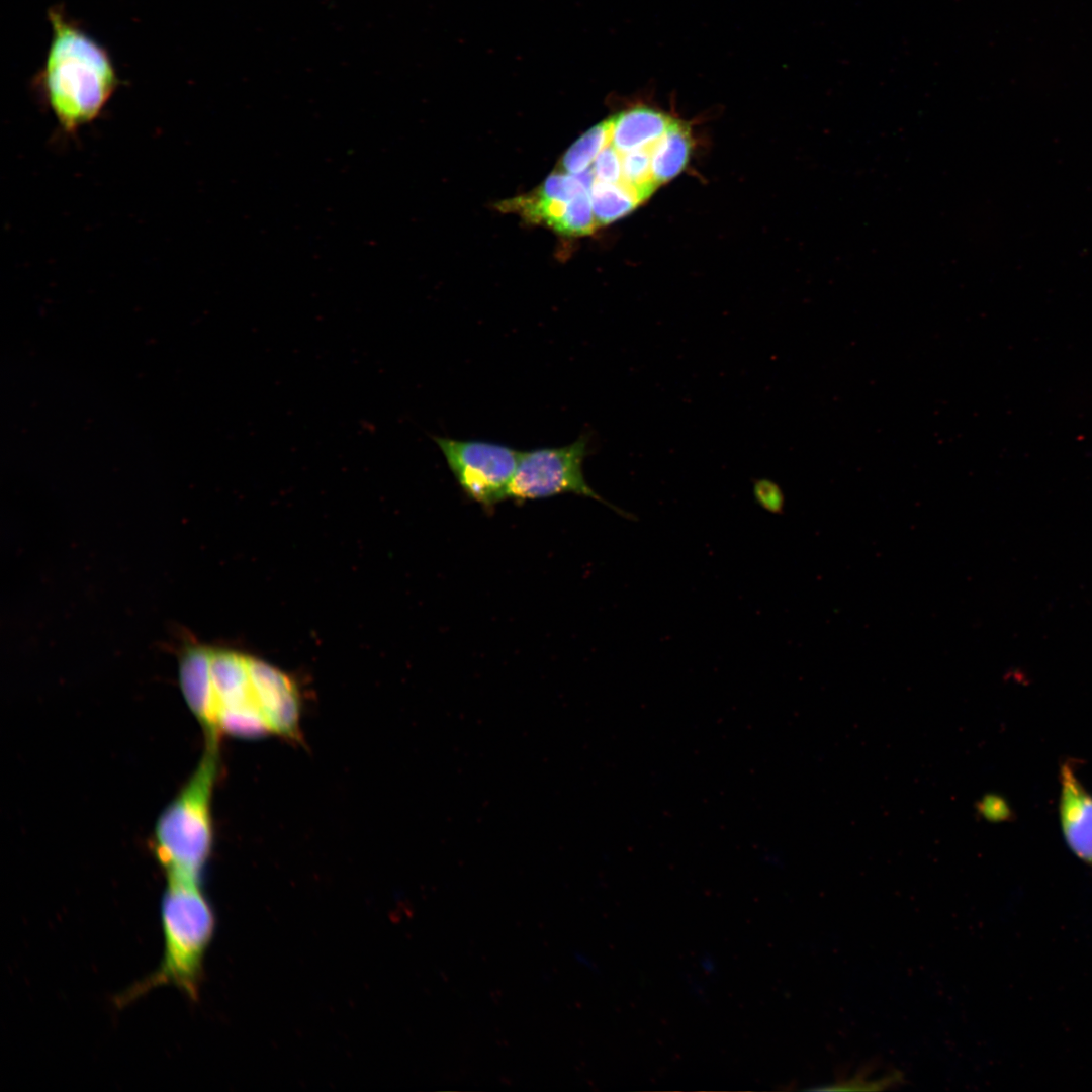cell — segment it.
I'll return each mask as SVG.
<instances>
[{"instance_id": "8fae6325", "label": "cell", "mask_w": 1092, "mask_h": 1092, "mask_svg": "<svg viewBox=\"0 0 1092 1092\" xmlns=\"http://www.w3.org/2000/svg\"><path fill=\"white\" fill-rule=\"evenodd\" d=\"M611 143L610 118L584 132L566 151L561 167L568 174H579L594 163L600 152Z\"/></svg>"}, {"instance_id": "5bb4252c", "label": "cell", "mask_w": 1092, "mask_h": 1092, "mask_svg": "<svg viewBox=\"0 0 1092 1092\" xmlns=\"http://www.w3.org/2000/svg\"><path fill=\"white\" fill-rule=\"evenodd\" d=\"M592 168L599 181L622 182V154L611 143L600 152Z\"/></svg>"}, {"instance_id": "277c9868", "label": "cell", "mask_w": 1092, "mask_h": 1092, "mask_svg": "<svg viewBox=\"0 0 1092 1092\" xmlns=\"http://www.w3.org/2000/svg\"><path fill=\"white\" fill-rule=\"evenodd\" d=\"M588 443L587 436H579L565 446L522 452L509 486L508 498L523 502L573 493L594 498L616 510L585 480L582 465L589 452Z\"/></svg>"}, {"instance_id": "52a82bcc", "label": "cell", "mask_w": 1092, "mask_h": 1092, "mask_svg": "<svg viewBox=\"0 0 1092 1092\" xmlns=\"http://www.w3.org/2000/svg\"><path fill=\"white\" fill-rule=\"evenodd\" d=\"M1060 823L1068 847L1092 867V794L1081 784L1069 763L1060 770Z\"/></svg>"}, {"instance_id": "30bf717a", "label": "cell", "mask_w": 1092, "mask_h": 1092, "mask_svg": "<svg viewBox=\"0 0 1092 1092\" xmlns=\"http://www.w3.org/2000/svg\"><path fill=\"white\" fill-rule=\"evenodd\" d=\"M590 199L598 226L622 218L641 203L623 181L607 183L596 179L590 189Z\"/></svg>"}, {"instance_id": "3957f363", "label": "cell", "mask_w": 1092, "mask_h": 1092, "mask_svg": "<svg viewBox=\"0 0 1092 1092\" xmlns=\"http://www.w3.org/2000/svg\"><path fill=\"white\" fill-rule=\"evenodd\" d=\"M218 770V738H206L201 760L154 830V853L167 878L201 882L212 849L211 797Z\"/></svg>"}, {"instance_id": "5b68a950", "label": "cell", "mask_w": 1092, "mask_h": 1092, "mask_svg": "<svg viewBox=\"0 0 1092 1092\" xmlns=\"http://www.w3.org/2000/svg\"><path fill=\"white\" fill-rule=\"evenodd\" d=\"M433 440L461 489L471 499L485 509H491L508 498L521 451L480 440L437 436Z\"/></svg>"}, {"instance_id": "4fadbf2b", "label": "cell", "mask_w": 1092, "mask_h": 1092, "mask_svg": "<svg viewBox=\"0 0 1092 1092\" xmlns=\"http://www.w3.org/2000/svg\"><path fill=\"white\" fill-rule=\"evenodd\" d=\"M597 226L590 191H582L567 204L553 230L561 235L582 236L592 234Z\"/></svg>"}, {"instance_id": "7c38bea8", "label": "cell", "mask_w": 1092, "mask_h": 1092, "mask_svg": "<svg viewBox=\"0 0 1092 1092\" xmlns=\"http://www.w3.org/2000/svg\"><path fill=\"white\" fill-rule=\"evenodd\" d=\"M651 148L622 154V181L635 193L640 202L656 189L651 170Z\"/></svg>"}, {"instance_id": "9c48e42d", "label": "cell", "mask_w": 1092, "mask_h": 1092, "mask_svg": "<svg viewBox=\"0 0 1092 1092\" xmlns=\"http://www.w3.org/2000/svg\"><path fill=\"white\" fill-rule=\"evenodd\" d=\"M692 135L687 123L673 119L651 149V170L656 186L675 178L688 165Z\"/></svg>"}, {"instance_id": "ba28073f", "label": "cell", "mask_w": 1092, "mask_h": 1092, "mask_svg": "<svg viewBox=\"0 0 1092 1092\" xmlns=\"http://www.w3.org/2000/svg\"><path fill=\"white\" fill-rule=\"evenodd\" d=\"M674 118L655 108L636 105L610 117L611 144L621 153L651 148Z\"/></svg>"}, {"instance_id": "9a60e30c", "label": "cell", "mask_w": 1092, "mask_h": 1092, "mask_svg": "<svg viewBox=\"0 0 1092 1092\" xmlns=\"http://www.w3.org/2000/svg\"><path fill=\"white\" fill-rule=\"evenodd\" d=\"M754 495L768 510L777 512L783 506V493L780 487L770 480L759 479L754 484Z\"/></svg>"}, {"instance_id": "7a4b0ae2", "label": "cell", "mask_w": 1092, "mask_h": 1092, "mask_svg": "<svg viewBox=\"0 0 1092 1092\" xmlns=\"http://www.w3.org/2000/svg\"><path fill=\"white\" fill-rule=\"evenodd\" d=\"M163 958L156 971L123 993L125 1004L159 986L176 987L196 999L205 951L214 930V915L199 881L167 878L161 903Z\"/></svg>"}, {"instance_id": "8992f818", "label": "cell", "mask_w": 1092, "mask_h": 1092, "mask_svg": "<svg viewBox=\"0 0 1092 1092\" xmlns=\"http://www.w3.org/2000/svg\"><path fill=\"white\" fill-rule=\"evenodd\" d=\"M256 684L260 708L272 733L297 739L300 702L295 682L277 667L258 658Z\"/></svg>"}, {"instance_id": "6da1fadb", "label": "cell", "mask_w": 1092, "mask_h": 1092, "mask_svg": "<svg viewBox=\"0 0 1092 1092\" xmlns=\"http://www.w3.org/2000/svg\"><path fill=\"white\" fill-rule=\"evenodd\" d=\"M52 36L36 85L59 126L73 133L96 119L119 85L107 50L61 6L49 8Z\"/></svg>"}, {"instance_id": "2e32d148", "label": "cell", "mask_w": 1092, "mask_h": 1092, "mask_svg": "<svg viewBox=\"0 0 1092 1092\" xmlns=\"http://www.w3.org/2000/svg\"><path fill=\"white\" fill-rule=\"evenodd\" d=\"M978 811L981 815L989 819H998L1004 817V805L1001 800L993 796H986L978 804Z\"/></svg>"}]
</instances>
